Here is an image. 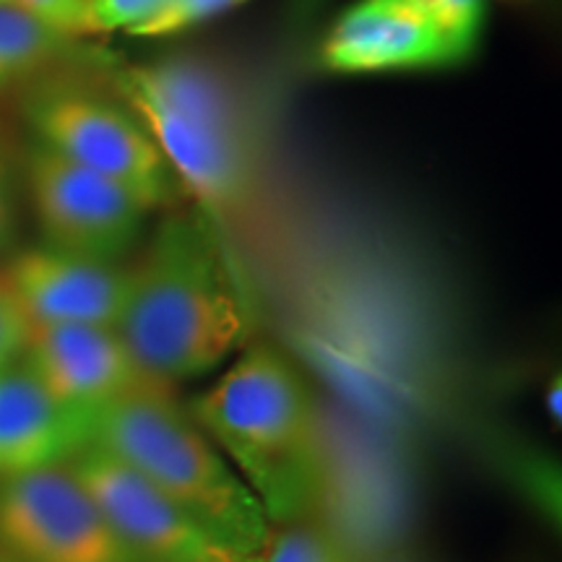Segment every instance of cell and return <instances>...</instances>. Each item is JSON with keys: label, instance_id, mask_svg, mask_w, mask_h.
Listing matches in <instances>:
<instances>
[{"label": "cell", "instance_id": "obj_9", "mask_svg": "<svg viewBox=\"0 0 562 562\" xmlns=\"http://www.w3.org/2000/svg\"><path fill=\"white\" fill-rule=\"evenodd\" d=\"M315 60L334 76H378L448 68L467 58L406 0H357L323 34Z\"/></svg>", "mask_w": 562, "mask_h": 562}, {"label": "cell", "instance_id": "obj_10", "mask_svg": "<svg viewBox=\"0 0 562 562\" xmlns=\"http://www.w3.org/2000/svg\"><path fill=\"white\" fill-rule=\"evenodd\" d=\"M21 357L60 404L89 414L128 393L167 385L140 368L123 336L110 326L30 323Z\"/></svg>", "mask_w": 562, "mask_h": 562}, {"label": "cell", "instance_id": "obj_14", "mask_svg": "<svg viewBox=\"0 0 562 562\" xmlns=\"http://www.w3.org/2000/svg\"><path fill=\"white\" fill-rule=\"evenodd\" d=\"M406 3L425 13L453 42L463 58H472L487 21V0H406Z\"/></svg>", "mask_w": 562, "mask_h": 562}, {"label": "cell", "instance_id": "obj_8", "mask_svg": "<svg viewBox=\"0 0 562 562\" xmlns=\"http://www.w3.org/2000/svg\"><path fill=\"white\" fill-rule=\"evenodd\" d=\"M68 469L140 562H256L220 542L191 513L102 448L89 446Z\"/></svg>", "mask_w": 562, "mask_h": 562}, {"label": "cell", "instance_id": "obj_24", "mask_svg": "<svg viewBox=\"0 0 562 562\" xmlns=\"http://www.w3.org/2000/svg\"><path fill=\"white\" fill-rule=\"evenodd\" d=\"M0 3H13V0H0Z\"/></svg>", "mask_w": 562, "mask_h": 562}, {"label": "cell", "instance_id": "obj_11", "mask_svg": "<svg viewBox=\"0 0 562 562\" xmlns=\"http://www.w3.org/2000/svg\"><path fill=\"white\" fill-rule=\"evenodd\" d=\"M0 281L30 323L115 328L128 290V266L42 245L13 256Z\"/></svg>", "mask_w": 562, "mask_h": 562}, {"label": "cell", "instance_id": "obj_16", "mask_svg": "<svg viewBox=\"0 0 562 562\" xmlns=\"http://www.w3.org/2000/svg\"><path fill=\"white\" fill-rule=\"evenodd\" d=\"M256 562H344V558L323 531L290 526L284 531H271Z\"/></svg>", "mask_w": 562, "mask_h": 562}, {"label": "cell", "instance_id": "obj_5", "mask_svg": "<svg viewBox=\"0 0 562 562\" xmlns=\"http://www.w3.org/2000/svg\"><path fill=\"white\" fill-rule=\"evenodd\" d=\"M26 117L37 144L102 175L154 211L175 199V175L128 108L74 87L34 91Z\"/></svg>", "mask_w": 562, "mask_h": 562}, {"label": "cell", "instance_id": "obj_19", "mask_svg": "<svg viewBox=\"0 0 562 562\" xmlns=\"http://www.w3.org/2000/svg\"><path fill=\"white\" fill-rule=\"evenodd\" d=\"M26 336H30V318L13 300L9 286L0 281V370L11 368L24 355Z\"/></svg>", "mask_w": 562, "mask_h": 562}, {"label": "cell", "instance_id": "obj_18", "mask_svg": "<svg viewBox=\"0 0 562 562\" xmlns=\"http://www.w3.org/2000/svg\"><path fill=\"white\" fill-rule=\"evenodd\" d=\"M161 5V0H91L97 34H131Z\"/></svg>", "mask_w": 562, "mask_h": 562}, {"label": "cell", "instance_id": "obj_7", "mask_svg": "<svg viewBox=\"0 0 562 562\" xmlns=\"http://www.w3.org/2000/svg\"><path fill=\"white\" fill-rule=\"evenodd\" d=\"M24 178L50 248L121 263L149 216V209L123 186L63 159L37 140L24 159Z\"/></svg>", "mask_w": 562, "mask_h": 562}, {"label": "cell", "instance_id": "obj_12", "mask_svg": "<svg viewBox=\"0 0 562 562\" xmlns=\"http://www.w3.org/2000/svg\"><path fill=\"white\" fill-rule=\"evenodd\" d=\"M91 446V414L60 404L24 362L0 370V476L63 467Z\"/></svg>", "mask_w": 562, "mask_h": 562}, {"label": "cell", "instance_id": "obj_13", "mask_svg": "<svg viewBox=\"0 0 562 562\" xmlns=\"http://www.w3.org/2000/svg\"><path fill=\"white\" fill-rule=\"evenodd\" d=\"M76 42L13 3H0V89L45 74L74 53Z\"/></svg>", "mask_w": 562, "mask_h": 562}, {"label": "cell", "instance_id": "obj_17", "mask_svg": "<svg viewBox=\"0 0 562 562\" xmlns=\"http://www.w3.org/2000/svg\"><path fill=\"white\" fill-rule=\"evenodd\" d=\"M13 5L32 13L42 24L53 26L55 32L66 34L70 40L94 37V11L91 0H13Z\"/></svg>", "mask_w": 562, "mask_h": 562}, {"label": "cell", "instance_id": "obj_21", "mask_svg": "<svg viewBox=\"0 0 562 562\" xmlns=\"http://www.w3.org/2000/svg\"><path fill=\"white\" fill-rule=\"evenodd\" d=\"M326 3L328 0H290V21L294 30H305Z\"/></svg>", "mask_w": 562, "mask_h": 562}, {"label": "cell", "instance_id": "obj_1", "mask_svg": "<svg viewBox=\"0 0 562 562\" xmlns=\"http://www.w3.org/2000/svg\"><path fill=\"white\" fill-rule=\"evenodd\" d=\"M117 89L211 224L248 220L277 191L273 123L240 87L199 63L161 60L123 68Z\"/></svg>", "mask_w": 562, "mask_h": 562}, {"label": "cell", "instance_id": "obj_20", "mask_svg": "<svg viewBox=\"0 0 562 562\" xmlns=\"http://www.w3.org/2000/svg\"><path fill=\"white\" fill-rule=\"evenodd\" d=\"M16 201H13L9 172H5L3 159H0V252H5L13 243H16Z\"/></svg>", "mask_w": 562, "mask_h": 562}, {"label": "cell", "instance_id": "obj_23", "mask_svg": "<svg viewBox=\"0 0 562 562\" xmlns=\"http://www.w3.org/2000/svg\"><path fill=\"white\" fill-rule=\"evenodd\" d=\"M0 562H21V560H16V558H13V554L0 550Z\"/></svg>", "mask_w": 562, "mask_h": 562}, {"label": "cell", "instance_id": "obj_15", "mask_svg": "<svg viewBox=\"0 0 562 562\" xmlns=\"http://www.w3.org/2000/svg\"><path fill=\"white\" fill-rule=\"evenodd\" d=\"M248 0H161V5L144 24L131 32V37L140 40H165L175 34H186L206 21L229 13Z\"/></svg>", "mask_w": 562, "mask_h": 562}, {"label": "cell", "instance_id": "obj_4", "mask_svg": "<svg viewBox=\"0 0 562 562\" xmlns=\"http://www.w3.org/2000/svg\"><path fill=\"white\" fill-rule=\"evenodd\" d=\"M191 417L271 521L297 516L313 487V409L297 370L277 349L250 347L195 398Z\"/></svg>", "mask_w": 562, "mask_h": 562}, {"label": "cell", "instance_id": "obj_6", "mask_svg": "<svg viewBox=\"0 0 562 562\" xmlns=\"http://www.w3.org/2000/svg\"><path fill=\"white\" fill-rule=\"evenodd\" d=\"M0 550L21 562H140L68 467L3 480Z\"/></svg>", "mask_w": 562, "mask_h": 562}, {"label": "cell", "instance_id": "obj_2", "mask_svg": "<svg viewBox=\"0 0 562 562\" xmlns=\"http://www.w3.org/2000/svg\"><path fill=\"white\" fill-rule=\"evenodd\" d=\"M252 313L220 229L203 214L167 216L140 258L115 331L140 368L172 385L206 375L248 341Z\"/></svg>", "mask_w": 562, "mask_h": 562}, {"label": "cell", "instance_id": "obj_22", "mask_svg": "<svg viewBox=\"0 0 562 562\" xmlns=\"http://www.w3.org/2000/svg\"><path fill=\"white\" fill-rule=\"evenodd\" d=\"M547 412L554 422H560V378L554 375V391H547Z\"/></svg>", "mask_w": 562, "mask_h": 562}, {"label": "cell", "instance_id": "obj_3", "mask_svg": "<svg viewBox=\"0 0 562 562\" xmlns=\"http://www.w3.org/2000/svg\"><path fill=\"white\" fill-rule=\"evenodd\" d=\"M91 446L123 461L245 558L256 560L269 542V513L191 412L175 402L170 385L91 412Z\"/></svg>", "mask_w": 562, "mask_h": 562}]
</instances>
